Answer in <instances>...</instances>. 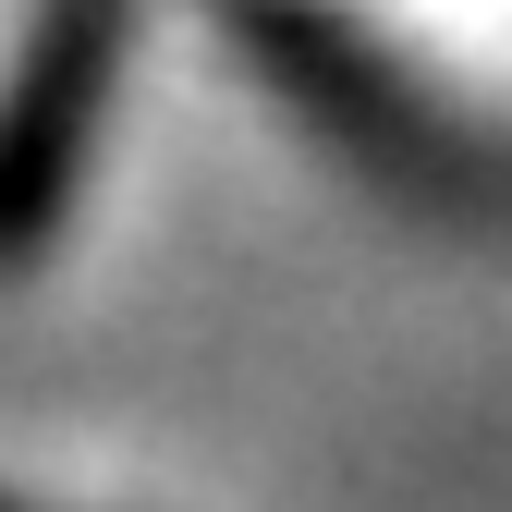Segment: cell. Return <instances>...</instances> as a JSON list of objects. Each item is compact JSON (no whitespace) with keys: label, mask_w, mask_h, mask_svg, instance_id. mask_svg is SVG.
<instances>
[{"label":"cell","mask_w":512,"mask_h":512,"mask_svg":"<svg viewBox=\"0 0 512 512\" xmlns=\"http://www.w3.org/2000/svg\"><path fill=\"white\" fill-rule=\"evenodd\" d=\"M0 512H25V500H0Z\"/></svg>","instance_id":"obj_2"},{"label":"cell","mask_w":512,"mask_h":512,"mask_svg":"<svg viewBox=\"0 0 512 512\" xmlns=\"http://www.w3.org/2000/svg\"><path fill=\"white\" fill-rule=\"evenodd\" d=\"M122 13L135 0H49L25 61H13V86H0V269L37 256L61 183L86 159V122H98L110 61H122Z\"/></svg>","instance_id":"obj_1"}]
</instances>
